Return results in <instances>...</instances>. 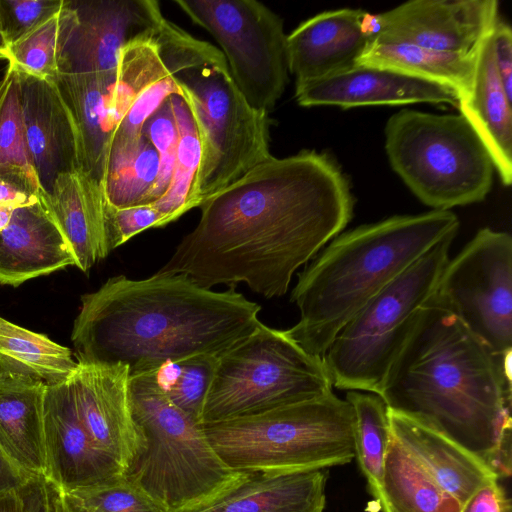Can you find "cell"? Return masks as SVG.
<instances>
[{"mask_svg":"<svg viewBox=\"0 0 512 512\" xmlns=\"http://www.w3.org/2000/svg\"><path fill=\"white\" fill-rule=\"evenodd\" d=\"M499 17L496 0H412L370 14L375 38L474 54Z\"/></svg>","mask_w":512,"mask_h":512,"instance_id":"13","label":"cell"},{"mask_svg":"<svg viewBox=\"0 0 512 512\" xmlns=\"http://www.w3.org/2000/svg\"><path fill=\"white\" fill-rule=\"evenodd\" d=\"M223 50L230 76L253 109L269 113L288 83L282 19L255 0H176Z\"/></svg>","mask_w":512,"mask_h":512,"instance_id":"11","label":"cell"},{"mask_svg":"<svg viewBox=\"0 0 512 512\" xmlns=\"http://www.w3.org/2000/svg\"><path fill=\"white\" fill-rule=\"evenodd\" d=\"M385 150L393 171L433 210L483 201L494 175L491 155L459 114L401 110L386 122Z\"/></svg>","mask_w":512,"mask_h":512,"instance_id":"7","label":"cell"},{"mask_svg":"<svg viewBox=\"0 0 512 512\" xmlns=\"http://www.w3.org/2000/svg\"><path fill=\"white\" fill-rule=\"evenodd\" d=\"M18 75L27 148L42 189L50 192L60 173L79 170L75 131L51 79Z\"/></svg>","mask_w":512,"mask_h":512,"instance_id":"19","label":"cell"},{"mask_svg":"<svg viewBox=\"0 0 512 512\" xmlns=\"http://www.w3.org/2000/svg\"><path fill=\"white\" fill-rule=\"evenodd\" d=\"M39 194H33L16 184L0 178V206L17 209L36 203Z\"/></svg>","mask_w":512,"mask_h":512,"instance_id":"46","label":"cell"},{"mask_svg":"<svg viewBox=\"0 0 512 512\" xmlns=\"http://www.w3.org/2000/svg\"><path fill=\"white\" fill-rule=\"evenodd\" d=\"M511 101L496 68L491 33L476 51L472 81L457 109L484 142L505 186L512 182Z\"/></svg>","mask_w":512,"mask_h":512,"instance_id":"24","label":"cell"},{"mask_svg":"<svg viewBox=\"0 0 512 512\" xmlns=\"http://www.w3.org/2000/svg\"><path fill=\"white\" fill-rule=\"evenodd\" d=\"M141 133L150 141L159 155L160 170L148 199V205L156 202L167 191L175 164L178 145V128L170 96L146 120Z\"/></svg>","mask_w":512,"mask_h":512,"instance_id":"38","label":"cell"},{"mask_svg":"<svg viewBox=\"0 0 512 512\" xmlns=\"http://www.w3.org/2000/svg\"><path fill=\"white\" fill-rule=\"evenodd\" d=\"M70 379L46 387L43 408L45 478L63 494L98 486L125 474L123 467L103 453L87 433Z\"/></svg>","mask_w":512,"mask_h":512,"instance_id":"15","label":"cell"},{"mask_svg":"<svg viewBox=\"0 0 512 512\" xmlns=\"http://www.w3.org/2000/svg\"><path fill=\"white\" fill-rule=\"evenodd\" d=\"M261 306L234 287L206 289L185 274L109 278L81 296L71 340L77 361L151 372L196 355L220 357L261 322Z\"/></svg>","mask_w":512,"mask_h":512,"instance_id":"2","label":"cell"},{"mask_svg":"<svg viewBox=\"0 0 512 512\" xmlns=\"http://www.w3.org/2000/svg\"><path fill=\"white\" fill-rule=\"evenodd\" d=\"M0 60H5L4 57L0 54Z\"/></svg>","mask_w":512,"mask_h":512,"instance_id":"51","label":"cell"},{"mask_svg":"<svg viewBox=\"0 0 512 512\" xmlns=\"http://www.w3.org/2000/svg\"><path fill=\"white\" fill-rule=\"evenodd\" d=\"M70 265L74 254L40 195L13 211L0 231V283L16 287Z\"/></svg>","mask_w":512,"mask_h":512,"instance_id":"21","label":"cell"},{"mask_svg":"<svg viewBox=\"0 0 512 512\" xmlns=\"http://www.w3.org/2000/svg\"><path fill=\"white\" fill-rule=\"evenodd\" d=\"M374 38L369 13L351 8L319 13L287 35L289 72L296 84L338 73L356 65Z\"/></svg>","mask_w":512,"mask_h":512,"instance_id":"18","label":"cell"},{"mask_svg":"<svg viewBox=\"0 0 512 512\" xmlns=\"http://www.w3.org/2000/svg\"><path fill=\"white\" fill-rule=\"evenodd\" d=\"M49 482V481H48ZM52 512H88L75 504L67 495L58 491L50 482Z\"/></svg>","mask_w":512,"mask_h":512,"instance_id":"48","label":"cell"},{"mask_svg":"<svg viewBox=\"0 0 512 512\" xmlns=\"http://www.w3.org/2000/svg\"><path fill=\"white\" fill-rule=\"evenodd\" d=\"M199 207L198 224L158 272L206 289L244 283L270 299L347 226L354 200L327 154L303 150L271 156Z\"/></svg>","mask_w":512,"mask_h":512,"instance_id":"1","label":"cell"},{"mask_svg":"<svg viewBox=\"0 0 512 512\" xmlns=\"http://www.w3.org/2000/svg\"><path fill=\"white\" fill-rule=\"evenodd\" d=\"M0 512H27L20 489L0 493Z\"/></svg>","mask_w":512,"mask_h":512,"instance_id":"47","label":"cell"},{"mask_svg":"<svg viewBox=\"0 0 512 512\" xmlns=\"http://www.w3.org/2000/svg\"><path fill=\"white\" fill-rule=\"evenodd\" d=\"M300 106H337L343 109L414 103L449 104L457 108L458 96L448 87L401 72L356 64L330 76L296 84Z\"/></svg>","mask_w":512,"mask_h":512,"instance_id":"16","label":"cell"},{"mask_svg":"<svg viewBox=\"0 0 512 512\" xmlns=\"http://www.w3.org/2000/svg\"><path fill=\"white\" fill-rule=\"evenodd\" d=\"M0 54L4 57L5 60H7L8 44L5 40L3 32H2L1 21H0Z\"/></svg>","mask_w":512,"mask_h":512,"instance_id":"50","label":"cell"},{"mask_svg":"<svg viewBox=\"0 0 512 512\" xmlns=\"http://www.w3.org/2000/svg\"><path fill=\"white\" fill-rule=\"evenodd\" d=\"M47 385L0 373V445L27 475L44 476V397Z\"/></svg>","mask_w":512,"mask_h":512,"instance_id":"26","label":"cell"},{"mask_svg":"<svg viewBox=\"0 0 512 512\" xmlns=\"http://www.w3.org/2000/svg\"><path fill=\"white\" fill-rule=\"evenodd\" d=\"M71 3L76 19L62 51L59 74H116L124 46L162 15L154 0Z\"/></svg>","mask_w":512,"mask_h":512,"instance_id":"14","label":"cell"},{"mask_svg":"<svg viewBox=\"0 0 512 512\" xmlns=\"http://www.w3.org/2000/svg\"><path fill=\"white\" fill-rule=\"evenodd\" d=\"M475 54L438 51L374 38L357 64L384 67L443 85L453 90L459 99L470 87Z\"/></svg>","mask_w":512,"mask_h":512,"instance_id":"27","label":"cell"},{"mask_svg":"<svg viewBox=\"0 0 512 512\" xmlns=\"http://www.w3.org/2000/svg\"><path fill=\"white\" fill-rule=\"evenodd\" d=\"M0 178L36 195L43 190L25 140L19 75L8 63L0 77Z\"/></svg>","mask_w":512,"mask_h":512,"instance_id":"32","label":"cell"},{"mask_svg":"<svg viewBox=\"0 0 512 512\" xmlns=\"http://www.w3.org/2000/svg\"><path fill=\"white\" fill-rule=\"evenodd\" d=\"M78 364L70 381L80 420L93 443L125 472L138 444L129 403L128 367Z\"/></svg>","mask_w":512,"mask_h":512,"instance_id":"17","label":"cell"},{"mask_svg":"<svg viewBox=\"0 0 512 512\" xmlns=\"http://www.w3.org/2000/svg\"><path fill=\"white\" fill-rule=\"evenodd\" d=\"M326 469L248 472L213 500L185 512H323Z\"/></svg>","mask_w":512,"mask_h":512,"instance_id":"25","label":"cell"},{"mask_svg":"<svg viewBox=\"0 0 512 512\" xmlns=\"http://www.w3.org/2000/svg\"><path fill=\"white\" fill-rule=\"evenodd\" d=\"M15 209L0 206V231H2L10 222Z\"/></svg>","mask_w":512,"mask_h":512,"instance_id":"49","label":"cell"},{"mask_svg":"<svg viewBox=\"0 0 512 512\" xmlns=\"http://www.w3.org/2000/svg\"><path fill=\"white\" fill-rule=\"evenodd\" d=\"M170 100L178 128L174 170L165 194L150 204L162 214L165 225L199 207L197 180L202 155L199 132L188 103L176 94Z\"/></svg>","mask_w":512,"mask_h":512,"instance_id":"31","label":"cell"},{"mask_svg":"<svg viewBox=\"0 0 512 512\" xmlns=\"http://www.w3.org/2000/svg\"><path fill=\"white\" fill-rule=\"evenodd\" d=\"M174 94L184 96L183 91L171 74L144 89L117 125L109 147L111 145L127 144L137 139L141 135L146 120L166 98Z\"/></svg>","mask_w":512,"mask_h":512,"instance_id":"39","label":"cell"},{"mask_svg":"<svg viewBox=\"0 0 512 512\" xmlns=\"http://www.w3.org/2000/svg\"><path fill=\"white\" fill-rule=\"evenodd\" d=\"M116 74H67L51 79L72 122L79 170L103 186L115 129L110 98Z\"/></svg>","mask_w":512,"mask_h":512,"instance_id":"23","label":"cell"},{"mask_svg":"<svg viewBox=\"0 0 512 512\" xmlns=\"http://www.w3.org/2000/svg\"><path fill=\"white\" fill-rule=\"evenodd\" d=\"M27 512H52L50 484L44 476H34L19 488Z\"/></svg>","mask_w":512,"mask_h":512,"instance_id":"44","label":"cell"},{"mask_svg":"<svg viewBox=\"0 0 512 512\" xmlns=\"http://www.w3.org/2000/svg\"><path fill=\"white\" fill-rule=\"evenodd\" d=\"M201 427L219 458L236 471H310L355 458L353 408L333 392Z\"/></svg>","mask_w":512,"mask_h":512,"instance_id":"6","label":"cell"},{"mask_svg":"<svg viewBox=\"0 0 512 512\" xmlns=\"http://www.w3.org/2000/svg\"><path fill=\"white\" fill-rule=\"evenodd\" d=\"M65 495L88 512H167L125 474L107 483Z\"/></svg>","mask_w":512,"mask_h":512,"instance_id":"37","label":"cell"},{"mask_svg":"<svg viewBox=\"0 0 512 512\" xmlns=\"http://www.w3.org/2000/svg\"><path fill=\"white\" fill-rule=\"evenodd\" d=\"M459 512H511V501L499 480L476 490L460 507Z\"/></svg>","mask_w":512,"mask_h":512,"instance_id":"42","label":"cell"},{"mask_svg":"<svg viewBox=\"0 0 512 512\" xmlns=\"http://www.w3.org/2000/svg\"><path fill=\"white\" fill-rule=\"evenodd\" d=\"M218 358L196 355L166 362L154 371L159 386L169 399L199 424Z\"/></svg>","mask_w":512,"mask_h":512,"instance_id":"36","label":"cell"},{"mask_svg":"<svg viewBox=\"0 0 512 512\" xmlns=\"http://www.w3.org/2000/svg\"><path fill=\"white\" fill-rule=\"evenodd\" d=\"M71 0L54 15L8 48L7 63L17 72L40 79L59 74L64 45L75 23Z\"/></svg>","mask_w":512,"mask_h":512,"instance_id":"35","label":"cell"},{"mask_svg":"<svg viewBox=\"0 0 512 512\" xmlns=\"http://www.w3.org/2000/svg\"><path fill=\"white\" fill-rule=\"evenodd\" d=\"M78 366L68 347L0 316V373L51 386L68 381Z\"/></svg>","mask_w":512,"mask_h":512,"instance_id":"29","label":"cell"},{"mask_svg":"<svg viewBox=\"0 0 512 512\" xmlns=\"http://www.w3.org/2000/svg\"><path fill=\"white\" fill-rule=\"evenodd\" d=\"M66 0H0V21L8 48L58 12Z\"/></svg>","mask_w":512,"mask_h":512,"instance_id":"40","label":"cell"},{"mask_svg":"<svg viewBox=\"0 0 512 512\" xmlns=\"http://www.w3.org/2000/svg\"><path fill=\"white\" fill-rule=\"evenodd\" d=\"M332 388L322 358L305 351L285 330L260 322L218 358L201 424L317 399Z\"/></svg>","mask_w":512,"mask_h":512,"instance_id":"9","label":"cell"},{"mask_svg":"<svg viewBox=\"0 0 512 512\" xmlns=\"http://www.w3.org/2000/svg\"><path fill=\"white\" fill-rule=\"evenodd\" d=\"M128 395L138 444L125 476L167 512L199 507L246 476L219 458L201 424L169 399L154 371L130 376Z\"/></svg>","mask_w":512,"mask_h":512,"instance_id":"5","label":"cell"},{"mask_svg":"<svg viewBox=\"0 0 512 512\" xmlns=\"http://www.w3.org/2000/svg\"><path fill=\"white\" fill-rule=\"evenodd\" d=\"M76 260L88 272L108 255L105 243L107 199L103 186L81 170L60 173L50 192L39 193Z\"/></svg>","mask_w":512,"mask_h":512,"instance_id":"22","label":"cell"},{"mask_svg":"<svg viewBox=\"0 0 512 512\" xmlns=\"http://www.w3.org/2000/svg\"><path fill=\"white\" fill-rule=\"evenodd\" d=\"M155 23L130 40L120 53L110 98L115 129L144 89L170 75L160 56Z\"/></svg>","mask_w":512,"mask_h":512,"instance_id":"34","label":"cell"},{"mask_svg":"<svg viewBox=\"0 0 512 512\" xmlns=\"http://www.w3.org/2000/svg\"><path fill=\"white\" fill-rule=\"evenodd\" d=\"M377 501L382 512H459L461 507L392 435Z\"/></svg>","mask_w":512,"mask_h":512,"instance_id":"28","label":"cell"},{"mask_svg":"<svg viewBox=\"0 0 512 512\" xmlns=\"http://www.w3.org/2000/svg\"><path fill=\"white\" fill-rule=\"evenodd\" d=\"M388 418L391 435L460 505L483 485L500 480L481 458L425 421L389 408Z\"/></svg>","mask_w":512,"mask_h":512,"instance_id":"20","label":"cell"},{"mask_svg":"<svg viewBox=\"0 0 512 512\" xmlns=\"http://www.w3.org/2000/svg\"><path fill=\"white\" fill-rule=\"evenodd\" d=\"M183 91L199 132V206L270 158L269 118L253 109L234 84L217 48L171 74Z\"/></svg>","mask_w":512,"mask_h":512,"instance_id":"10","label":"cell"},{"mask_svg":"<svg viewBox=\"0 0 512 512\" xmlns=\"http://www.w3.org/2000/svg\"><path fill=\"white\" fill-rule=\"evenodd\" d=\"M346 400L354 412L355 458L377 500L391 440L388 408L379 395L368 392L348 391Z\"/></svg>","mask_w":512,"mask_h":512,"instance_id":"33","label":"cell"},{"mask_svg":"<svg viewBox=\"0 0 512 512\" xmlns=\"http://www.w3.org/2000/svg\"><path fill=\"white\" fill-rule=\"evenodd\" d=\"M450 210L395 215L337 235L298 274L291 301L299 321L285 330L323 358L345 324L376 294L446 235L458 232Z\"/></svg>","mask_w":512,"mask_h":512,"instance_id":"4","label":"cell"},{"mask_svg":"<svg viewBox=\"0 0 512 512\" xmlns=\"http://www.w3.org/2000/svg\"><path fill=\"white\" fill-rule=\"evenodd\" d=\"M31 478L13 463L0 445V493L19 489Z\"/></svg>","mask_w":512,"mask_h":512,"instance_id":"45","label":"cell"},{"mask_svg":"<svg viewBox=\"0 0 512 512\" xmlns=\"http://www.w3.org/2000/svg\"><path fill=\"white\" fill-rule=\"evenodd\" d=\"M162 214L152 205L117 208L107 203L105 211V243L108 254L138 233L163 227Z\"/></svg>","mask_w":512,"mask_h":512,"instance_id":"41","label":"cell"},{"mask_svg":"<svg viewBox=\"0 0 512 512\" xmlns=\"http://www.w3.org/2000/svg\"><path fill=\"white\" fill-rule=\"evenodd\" d=\"M456 235L433 245L340 330L322 358L333 387L380 394L390 365L435 293Z\"/></svg>","mask_w":512,"mask_h":512,"instance_id":"8","label":"cell"},{"mask_svg":"<svg viewBox=\"0 0 512 512\" xmlns=\"http://www.w3.org/2000/svg\"><path fill=\"white\" fill-rule=\"evenodd\" d=\"M431 301L493 352L512 351V238L480 229L445 266Z\"/></svg>","mask_w":512,"mask_h":512,"instance_id":"12","label":"cell"},{"mask_svg":"<svg viewBox=\"0 0 512 512\" xmlns=\"http://www.w3.org/2000/svg\"><path fill=\"white\" fill-rule=\"evenodd\" d=\"M512 351L493 352L455 315L430 301L390 365L387 408L432 425L510 477Z\"/></svg>","mask_w":512,"mask_h":512,"instance_id":"3","label":"cell"},{"mask_svg":"<svg viewBox=\"0 0 512 512\" xmlns=\"http://www.w3.org/2000/svg\"><path fill=\"white\" fill-rule=\"evenodd\" d=\"M492 43L498 74L506 93L512 98V31L501 19L492 31Z\"/></svg>","mask_w":512,"mask_h":512,"instance_id":"43","label":"cell"},{"mask_svg":"<svg viewBox=\"0 0 512 512\" xmlns=\"http://www.w3.org/2000/svg\"><path fill=\"white\" fill-rule=\"evenodd\" d=\"M160 170L159 155L141 133L134 141L109 147L103 189L117 208L148 205Z\"/></svg>","mask_w":512,"mask_h":512,"instance_id":"30","label":"cell"}]
</instances>
